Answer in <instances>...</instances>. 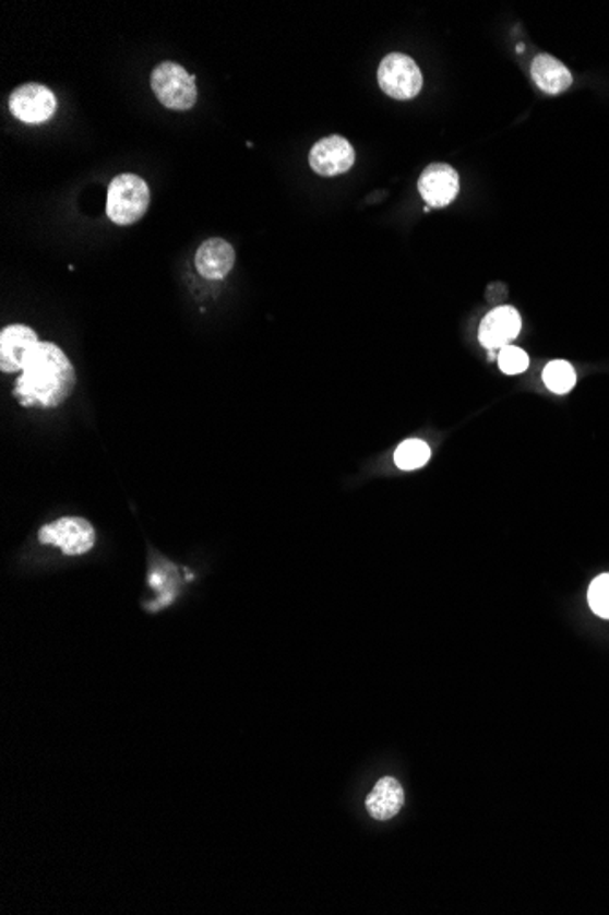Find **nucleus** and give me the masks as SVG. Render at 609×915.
<instances>
[{
  "mask_svg": "<svg viewBox=\"0 0 609 915\" xmlns=\"http://www.w3.org/2000/svg\"><path fill=\"white\" fill-rule=\"evenodd\" d=\"M378 84L383 94L398 100L415 99L423 86L420 68L405 54H389L378 68Z\"/></svg>",
  "mask_w": 609,
  "mask_h": 915,
  "instance_id": "obj_4",
  "label": "nucleus"
},
{
  "mask_svg": "<svg viewBox=\"0 0 609 915\" xmlns=\"http://www.w3.org/2000/svg\"><path fill=\"white\" fill-rule=\"evenodd\" d=\"M587 602L595 615L609 620V574L598 575L587 591Z\"/></svg>",
  "mask_w": 609,
  "mask_h": 915,
  "instance_id": "obj_16",
  "label": "nucleus"
},
{
  "mask_svg": "<svg viewBox=\"0 0 609 915\" xmlns=\"http://www.w3.org/2000/svg\"><path fill=\"white\" fill-rule=\"evenodd\" d=\"M40 342L35 331L28 325H8L0 333V369L2 373H15L23 371L29 357L34 355L35 347Z\"/></svg>",
  "mask_w": 609,
  "mask_h": 915,
  "instance_id": "obj_9",
  "label": "nucleus"
},
{
  "mask_svg": "<svg viewBox=\"0 0 609 915\" xmlns=\"http://www.w3.org/2000/svg\"><path fill=\"white\" fill-rule=\"evenodd\" d=\"M39 539L45 545L61 548L68 556H81L94 547L95 531L83 518H62L43 526Z\"/></svg>",
  "mask_w": 609,
  "mask_h": 915,
  "instance_id": "obj_6",
  "label": "nucleus"
},
{
  "mask_svg": "<svg viewBox=\"0 0 609 915\" xmlns=\"http://www.w3.org/2000/svg\"><path fill=\"white\" fill-rule=\"evenodd\" d=\"M418 190L427 207H447L461 192V178L445 163H432L418 179Z\"/></svg>",
  "mask_w": 609,
  "mask_h": 915,
  "instance_id": "obj_8",
  "label": "nucleus"
},
{
  "mask_svg": "<svg viewBox=\"0 0 609 915\" xmlns=\"http://www.w3.org/2000/svg\"><path fill=\"white\" fill-rule=\"evenodd\" d=\"M236 262L234 247L223 238L203 241L195 254L198 273L206 280H223L232 271Z\"/></svg>",
  "mask_w": 609,
  "mask_h": 915,
  "instance_id": "obj_11",
  "label": "nucleus"
},
{
  "mask_svg": "<svg viewBox=\"0 0 609 915\" xmlns=\"http://www.w3.org/2000/svg\"><path fill=\"white\" fill-rule=\"evenodd\" d=\"M429 459H431V448L427 447L426 442L420 441V439L404 441L394 452V463L405 472L421 468Z\"/></svg>",
  "mask_w": 609,
  "mask_h": 915,
  "instance_id": "obj_15",
  "label": "nucleus"
},
{
  "mask_svg": "<svg viewBox=\"0 0 609 915\" xmlns=\"http://www.w3.org/2000/svg\"><path fill=\"white\" fill-rule=\"evenodd\" d=\"M152 90L163 107L184 112L194 107L198 100V86L194 75H190L181 64L165 61L157 64L150 78Z\"/></svg>",
  "mask_w": 609,
  "mask_h": 915,
  "instance_id": "obj_3",
  "label": "nucleus"
},
{
  "mask_svg": "<svg viewBox=\"0 0 609 915\" xmlns=\"http://www.w3.org/2000/svg\"><path fill=\"white\" fill-rule=\"evenodd\" d=\"M75 380V369L61 347L40 342L24 366L13 395L24 408H57L72 395Z\"/></svg>",
  "mask_w": 609,
  "mask_h": 915,
  "instance_id": "obj_1",
  "label": "nucleus"
},
{
  "mask_svg": "<svg viewBox=\"0 0 609 915\" xmlns=\"http://www.w3.org/2000/svg\"><path fill=\"white\" fill-rule=\"evenodd\" d=\"M10 110L21 123L43 124L57 112V97L48 86L26 83L10 95Z\"/></svg>",
  "mask_w": 609,
  "mask_h": 915,
  "instance_id": "obj_5",
  "label": "nucleus"
},
{
  "mask_svg": "<svg viewBox=\"0 0 609 915\" xmlns=\"http://www.w3.org/2000/svg\"><path fill=\"white\" fill-rule=\"evenodd\" d=\"M532 75L538 88L551 95L562 94L573 83L571 72L565 64L548 54H542L533 61Z\"/></svg>",
  "mask_w": 609,
  "mask_h": 915,
  "instance_id": "obj_13",
  "label": "nucleus"
},
{
  "mask_svg": "<svg viewBox=\"0 0 609 915\" xmlns=\"http://www.w3.org/2000/svg\"><path fill=\"white\" fill-rule=\"evenodd\" d=\"M544 384L557 395L570 393L576 384V373L573 366L565 360H553L544 369Z\"/></svg>",
  "mask_w": 609,
  "mask_h": 915,
  "instance_id": "obj_14",
  "label": "nucleus"
},
{
  "mask_svg": "<svg viewBox=\"0 0 609 915\" xmlns=\"http://www.w3.org/2000/svg\"><path fill=\"white\" fill-rule=\"evenodd\" d=\"M404 800V787L399 786V782L393 776H383L367 797V811L377 821H389L398 816Z\"/></svg>",
  "mask_w": 609,
  "mask_h": 915,
  "instance_id": "obj_12",
  "label": "nucleus"
},
{
  "mask_svg": "<svg viewBox=\"0 0 609 915\" xmlns=\"http://www.w3.org/2000/svg\"><path fill=\"white\" fill-rule=\"evenodd\" d=\"M356 162L355 148L342 135H329L318 141L309 154V165L325 178L349 173Z\"/></svg>",
  "mask_w": 609,
  "mask_h": 915,
  "instance_id": "obj_7",
  "label": "nucleus"
},
{
  "mask_svg": "<svg viewBox=\"0 0 609 915\" xmlns=\"http://www.w3.org/2000/svg\"><path fill=\"white\" fill-rule=\"evenodd\" d=\"M150 205V189L135 174L111 179L106 198V214L116 225H132L143 218Z\"/></svg>",
  "mask_w": 609,
  "mask_h": 915,
  "instance_id": "obj_2",
  "label": "nucleus"
},
{
  "mask_svg": "<svg viewBox=\"0 0 609 915\" xmlns=\"http://www.w3.org/2000/svg\"><path fill=\"white\" fill-rule=\"evenodd\" d=\"M522 330L521 314L515 308H497L483 319L480 325V342L488 349H502L515 341Z\"/></svg>",
  "mask_w": 609,
  "mask_h": 915,
  "instance_id": "obj_10",
  "label": "nucleus"
},
{
  "mask_svg": "<svg viewBox=\"0 0 609 915\" xmlns=\"http://www.w3.org/2000/svg\"><path fill=\"white\" fill-rule=\"evenodd\" d=\"M499 366L505 375L524 373L529 366V357L521 347L505 346L500 352Z\"/></svg>",
  "mask_w": 609,
  "mask_h": 915,
  "instance_id": "obj_17",
  "label": "nucleus"
}]
</instances>
